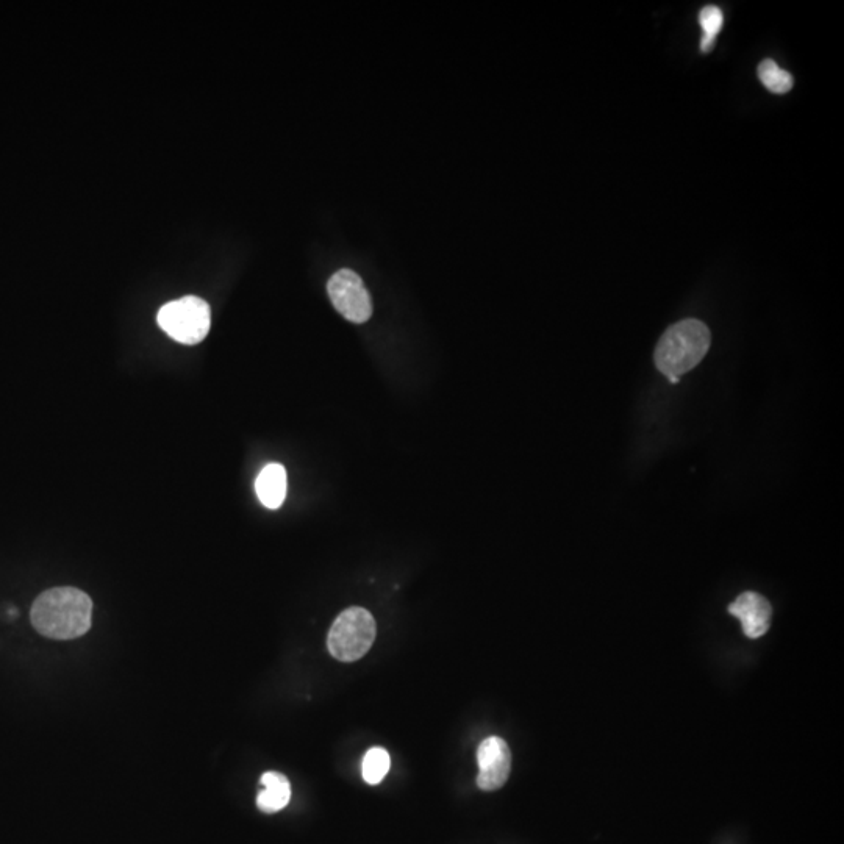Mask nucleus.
Wrapping results in <instances>:
<instances>
[{"label": "nucleus", "instance_id": "nucleus-1", "mask_svg": "<svg viewBox=\"0 0 844 844\" xmlns=\"http://www.w3.org/2000/svg\"><path fill=\"white\" fill-rule=\"evenodd\" d=\"M30 619L44 637L74 640L91 629L93 602L79 588H52L33 602Z\"/></svg>", "mask_w": 844, "mask_h": 844}, {"label": "nucleus", "instance_id": "nucleus-2", "mask_svg": "<svg viewBox=\"0 0 844 844\" xmlns=\"http://www.w3.org/2000/svg\"><path fill=\"white\" fill-rule=\"evenodd\" d=\"M712 335L709 327L698 319H684L669 327L655 349V365L673 383L691 371L709 352Z\"/></svg>", "mask_w": 844, "mask_h": 844}, {"label": "nucleus", "instance_id": "nucleus-3", "mask_svg": "<svg viewBox=\"0 0 844 844\" xmlns=\"http://www.w3.org/2000/svg\"><path fill=\"white\" fill-rule=\"evenodd\" d=\"M376 633V621L366 608H347L330 627L327 648L340 662H357L371 649Z\"/></svg>", "mask_w": 844, "mask_h": 844}, {"label": "nucleus", "instance_id": "nucleus-4", "mask_svg": "<svg viewBox=\"0 0 844 844\" xmlns=\"http://www.w3.org/2000/svg\"><path fill=\"white\" fill-rule=\"evenodd\" d=\"M161 330L177 343H201L211 326L210 307L201 297L186 296L160 308L157 316Z\"/></svg>", "mask_w": 844, "mask_h": 844}, {"label": "nucleus", "instance_id": "nucleus-5", "mask_svg": "<svg viewBox=\"0 0 844 844\" xmlns=\"http://www.w3.org/2000/svg\"><path fill=\"white\" fill-rule=\"evenodd\" d=\"M330 301L333 307L355 324H363L372 315L371 297L365 283L351 269H341L330 277L327 283Z\"/></svg>", "mask_w": 844, "mask_h": 844}, {"label": "nucleus", "instance_id": "nucleus-6", "mask_svg": "<svg viewBox=\"0 0 844 844\" xmlns=\"http://www.w3.org/2000/svg\"><path fill=\"white\" fill-rule=\"evenodd\" d=\"M480 790L494 791L504 787L512 771V752L502 738L490 737L480 743L477 751Z\"/></svg>", "mask_w": 844, "mask_h": 844}, {"label": "nucleus", "instance_id": "nucleus-7", "mask_svg": "<svg viewBox=\"0 0 844 844\" xmlns=\"http://www.w3.org/2000/svg\"><path fill=\"white\" fill-rule=\"evenodd\" d=\"M730 615L740 619L744 635L760 638L768 632L773 618V608L763 596L757 593H743L729 605Z\"/></svg>", "mask_w": 844, "mask_h": 844}, {"label": "nucleus", "instance_id": "nucleus-8", "mask_svg": "<svg viewBox=\"0 0 844 844\" xmlns=\"http://www.w3.org/2000/svg\"><path fill=\"white\" fill-rule=\"evenodd\" d=\"M287 471L279 463H271L258 474L255 491L266 508L277 510L287 498Z\"/></svg>", "mask_w": 844, "mask_h": 844}, {"label": "nucleus", "instance_id": "nucleus-9", "mask_svg": "<svg viewBox=\"0 0 844 844\" xmlns=\"http://www.w3.org/2000/svg\"><path fill=\"white\" fill-rule=\"evenodd\" d=\"M263 790L258 793V809L265 813H276L287 807L291 799L290 780L276 771L263 774Z\"/></svg>", "mask_w": 844, "mask_h": 844}, {"label": "nucleus", "instance_id": "nucleus-10", "mask_svg": "<svg viewBox=\"0 0 844 844\" xmlns=\"http://www.w3.org/2000/svg\"><path fill=\"white\" fill-rule=\"evenodd\" d=\"M390 754L383 748H371L363 759L362 774L366 784L377 785L390 771Z\"/></svg>", "mask_w": 844, "mask_h": 844}, {"label": "nucleus", "instance_id": "nucleus-11", "mask_svg": "<svg viewBox=\"0 0 844 844\" xmlns=\"http://www.w3.org/2000/svg\"><path fill=\"white\" fill-rule=\"evenodd\" d=\"M759 79L774 94H785L793 88V77L790 72L780 69L773 60L760 63Z\"/></svg>", "mask_w": 844, "mask_h": 844}, {"label": "nucleus", "instance_id": "nucleus-12", "mask_svg": "<svg viewBox=\"0 0 844 844\" xmlns=\"http://www.w3.org/2000/svg\"><path fill=\"white\" fill-rule=\"evenodd\" d=\"M724 16L723 11L719 10L715 5H709L699 13V24L704 30V38L701 41L702 52L712 51L715 46L716 36L723 29Z\"/></svg>", "mask_w": 844, "mask_h": 844}]
</instances>
